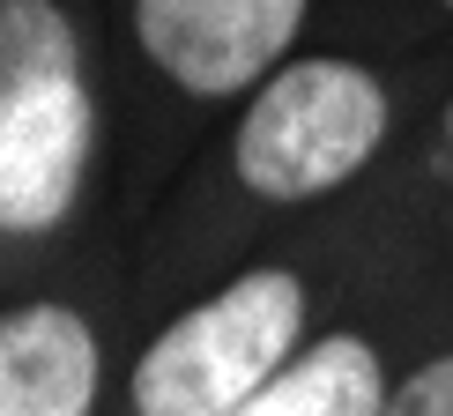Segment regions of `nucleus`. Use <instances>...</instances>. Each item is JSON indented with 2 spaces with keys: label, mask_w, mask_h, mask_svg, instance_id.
I'll return each mask as SVG.
<instances>
[{
  "label": "nucleus",
  "mask_w": 453,
  "mask_h": 416,
  "mask_svg": "<svg viewBox=\"0 0 453 416\" xmlns=\"http://www.w3.org/2000/svg\"><path fill=\"white\" fill-rule=\"evenodd\" d=\"M89 149H97L89 82H67L15 112L0 127V231H15V238L52 231L89 179Z\"/></svg>",
  "instance_id": "obj_4"
},
{
  "label": "nucleus",
  "mask_w": 453,
  "mask_h": 416,
  "mask_svg": "<svg viewBox=\"0 0 453 416\" xmlns=\"http://www.w3.org/2000/svg\"><path fill=\"white\" fill-rule=\"evenodd\" d=\"M439 157H446V164H453V97H446V104H439Z\"/></svg>",
  "instance_id": "obj_9"
},
{
  "label": "nucleus",
  "mask_w": 453,
  "mask_h": 416,
  "mask_svg": "<svg viewBox=\"0 0 453 416\" xmlns=\"http://www.w3.org/2000/svg\"><path fill=\"white\" fill-rule=\"evenodd\" d=\"M104 343L74 305L0 312V416H97Z\"/></svg>",
  "instance_id": "obj_5"
},
{
  "label": "nucleus",
  "mask_w": 453,
  "mask_h": 416,
  "mask_svg": "<svg viewBox=\"0 0 453 416\" xmlns=\"http://www.w3.org/2000/svg\"><path fill=\"white\" fill-rule=\"evenodd\" d=\"M394 112H402V89L387 67L349 52H305L245 97L231 135V179L260 208L327 201L387 157Z\"/></svg>",
  "instance_id": "obj_1"
},
{
  "label": "nucleus",
  "mask_w": 453,
  "mask_h": 416,
  "mask_svg": "<svg viewBox=\"0 0 453 416\" xmlns=\"http://www.w3.org/2000/svg\"><path fill=\"white\" fill-rule=\"evenodd\" d=\"M67 82H89L74 15L60 0H0V127Z\"/></svg>",
  "instance_id": "obj_7"
},
{
  "label": "nucleus",
  "mask_w": 453,
  "mask_h": 416,
  "mask_svg": "<svg viewBox=\"0 0 453 416\" xmlns=\"http://www.w3.org/2000/svg\"><path fill=\"white\" fill-rule=\"evenodd\" d=\"M312 0H134V45L201 104L253 97L305 37Z\"/></svg>",
  "instance_id": "obj_3"
},
{
  "label": "nucleus",
  "mask_w": 453,
  "mask_h": 416,
  "mask_svg": "<svg viewBox=\"0 0 453 416\" xmlns=\"http://www.w3.org/2000/svg\"><path fill=\"white\" fill-rule=\"evenodd\" d=\"M439 8H453V0H439Z\"/></svg>",
  "instance_id": "obj_10"
},
{
  "label": "nucleus",
  "mask_w": 453,
  "mask_h": 416,
  "mask_svg": "<svg viewBox=\"0 0 453 416\" xmlns=\"http://www.w3.org/2000/svg\"><path fill=\"white\" fill-rule=\"evenodd\" d=\"M312 275L290 260H260L216 297L157 327L127 372L134 416H231L312 343Z\"/></svg>",
  "instance_id": "obj_2"
},
{
  "label": "nucleus",
  "mask_w": 453,
  "mask_h": 416,
  "mask_svg": "<svg viewBox=\"0 0 453 416\" xmlns=\"http://www.w3.org/2000/svg\"><path fill=\"white\" fill-rule=\"evenodd\" d=\"M409 365H394L387 335L372 327H319L290 365L275 372L253 402H238L231 416H380Z\"/></svg>",
  "instance_id": "obj_6"
},
{
  "label": "nucleus",
  "mask_w": 453,
  "mask_h": 416,
  "mask_svg": "<svg viewBox=\"0 0 453 416\" xmlns=\"http://www.w3.org/2000/svg\"><path fill=\"white\" fill-rule=\"evenodd\" d=\"M380 416H453V343L424 350L417 365L394 380V394L380 402Z\"/></svg>",
  "instance_id": "obj_8"
}]
</instances>
